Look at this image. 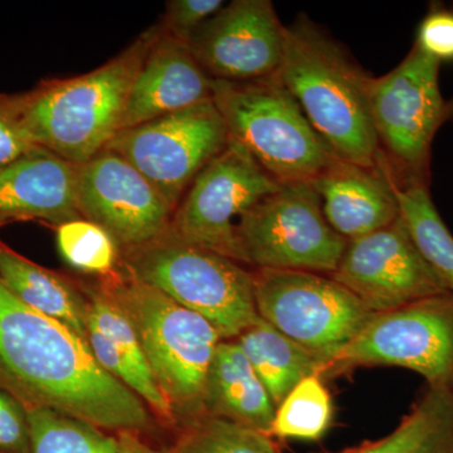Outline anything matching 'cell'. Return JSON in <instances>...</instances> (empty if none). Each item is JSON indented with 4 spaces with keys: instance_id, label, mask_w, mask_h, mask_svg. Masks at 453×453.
<instances>
[{
    "instance_id": "28",
    "label": "cell",
    "mask_w": 453,
    "mask_h": 453,
    "mask_svg": "<svg viewBox=\"0 0 453 453\" xmlns=\"http://www.w3.org/2000/svg\"><path fill=\"white\" fill-rule=\"evenodd\" d=\"M40 148L23 119L19 94H0V168Z\"/></svg>"
},
{
    "instance_id": "23",
    "label": "cell",
    "mask_w": 453,
    "mask_h": 453,
    "mask_svg": "<svg viewBox=\"0 0 453 453\" xmlns=\"http://www.w3.org/2000/svg\"><path fill=\"white\" fill-rule=\"evenodd\" d=\"M451 445L453 392L427 387L392 434L339 453H438Z\"/></svg>"
},
{
    "instance_id": "19",
    "label": "cell",
    "mask_w": 453,
    "mask_h": 453,
    "mask_svg": "<svg viewBox=\"0 0 453 453\" xmlns=\"http://www.w3.org/2000/svg\"><path fill=\"white\" fill-rule=\"evenodd\" d=\"M203 412L270 434L275 404L234 340H222L202 393Z\"/></svg>"
},
{
    "instance_id": "22",
    "label": "cell",
    "mask_w": 453,
    "mask_h": 453,
    "mask_svg": "<svg viewBox=\"0 0 453 453\" xmlns=\"http://www.w3.org/2000/svg\"><path fill=\"white\" fill-rule=\"evenodd\" d=\"M234 342L242 349L275 408L296 384L310 375L323 377L324 365L306 349L259 318Z\"/></svg>"
},
{
    "instance_id": "24",
    "label": "cell",
    "mask_w": 453,
    "mask_h": 453,
    "mask_svg": "<svg viewBox=\"0 0 453 453\" xmlns=\"http://www.w3.org/2000/svg\"><path fill=\"white\" fill-rule=\"evenodd\" d=\"M396 198L419 252L453 294V235L434 207L428 187H396Z\"/></svg>"
},
{
    "instance_id": "31",
    "label": "cell",
    "mask_w": 453,
    "mask_h": 453,
    "mask_svg": "<svg viewBox=\"0 0 453 453\" xmlns=\"http://www.w3.org/2000/svg\"><path fill=\"white\" fill-rule=\"evenodd\" d=\"M414 43L440 64L442 61H453L452 12L434 11L426 16Z\"/></svg>"
},
{
    "instance_id": "18",
    "label": "cell",
    "mask_w": 453,
    "mask_h": 453,
    "mask_svg": "<svg viewBox=\"0 0 453 453\" xmlns=\"http://www.w3.org/2000/svg\"><path fill=\"white\" fill-rule=\"evenodd\" d=\"M79 165L43 148L0 168V226L37 219L57 226L82 219L77 207Z\"/></svg>"
},
{
    "instance_id": "1",
    "label": "cell",
    "mask_w": 453,
    "mask_h": 453,
    "mask_svg": "<svg viewBox=\"0 0 453 453\" xmlns=\"http://www.w3.org/2000/svg\"><path fill=\"white\" fill-rule=\"evenodd\" d=\"M0 388L26 408H47L113 431H148L151 414L95 359L88 342L29 308L0 280Z\"/></svg>"
},
{
    "instance_id": "32",
    "label": "cell",
    "mask_w": 453,
    "mask_h": 453,
    "mask_svg": "<svg viewBox=\"0 0 453 453\" xmlns=\"http://www.w3.org/2000/svg\"><path fill=\"white\" fill-rule=\"evenodd\" d=\"M453 119V96L446 103V120Z\"/></svg>"
},
{
    "instance_id": "33",
    "label": "cell",
    "mask_w": 453,
    "mask_h": 453,
    "mask_svg": "<svg viewBox=\"0 0 453 453\" xmlns=\"http://www.w3.org/2000/svg\"><path fill=\"white\" fill-rule=\"evenodd\" d=\"M438 453H453V445L447 447L443 451Z\"/></svg>"
},
{
    "instance_id": "30",
    "label": "cell",
    "mask_w": 453,
    "mask_h": 453,
    "mask_svg": "<svg viewBox=\"0 0 453 453\" xmlns=\"http://www.w3.org/2000/svg\"><path fill=\"white\" fill-rule=\"evenodd\" d=\"M0 452L32 453L31 429L25 405L0 388Z\"/></svg>"
},
{
    "instance_id": "15",
    "label": "cell",
    "mask_w": 453,
    "mask_h": 453,
    "mask_svg": "<svg viewBox=\"0 0 453 453\" xmlns=\"http://www.w3.org/2000/svg\"><path fill=\"white\" fill-rule=\"evenodd\" d=\"M285 26L268 0H234L214 14L188 43L216 81L251 82L279 73Z\"/></svg>"
},
{
    "instance_id": "9",
    "label": "cell",
    "mask_w": 453,
    "mask_h": 453,
    "mask_svg": "<svg viewBox=\"0 0 453 453\" xmlns=\"http://www.w3.org/2000/svg\"><path fill=\"white\" fill-rule=\"evenodd\" d=\"M253 280L259 318L306 349L324 369L374 315L330 275L255 270Z\"/></svg>"
},
{
    "instance_id": "27",
    "label": "cell",
    "mask_w": 453,
    "mask_h": 453,
    "mask_svg": "<svg viewBox=\"0 0 453 453\" xmlns=\"http://www.w3.org/2000/svg\"><path fill=\"white\" fill-rule=\"evenodd\" d=\"M56 241L62 258L81 273L109 277L120 267V247L96 223L68 220L57 226Z\"/></svg>"
},
{
    "instance_id": "34",
    "label": "cell",
    "mask_w": 453,
    "mask_h": 453,
    "mask_svg": "<svg viewBox=\"0 0 453 453\" xmlns=\"http://www.w3.org/2000/svg\"><path fill=\"white\" fill-rule=\"evenodd\" d=\"M0 453H4V452H0Z\"/></svg>"
},
{
    "instance_id": "11",
    "label": "cell",
    "mask_w": 453,
    "mask_h": 453,
    "mask_svg": "<svg viewBox=\"0 0 453 453\" xmlns=\"http://www.w3.org/2000/svg\"><path fill=\"white\" fill-rule=\"evenodd\" d=\"M229 142L213 100L119 131L105 149L127 160L175 211L202 172Z\"/></svg>"
},
{
    "instance_id": "8",
    "label": "cell",
    "mask_w": 453,
    "mask_h": 453,
    "mask_svg": "<svg viewBox=\"0 0 453 453\" xmlns=\"http://www.w3.org/2000/svg\"><path fill=\"white\" fill-rule=\"evenodd\" d=\"M241 264L255 270L333 275L348 241L327 223L309 181L281 184L252 208L237 229Z\"/></svg>"
},
{
    "instance_id": "25",
    "label": "cell",
    "mask_w": 453,
    "mask_h": 453,
    "mask_svg": "<svg viewBox=\"0 0 453 453\" xmlns=\"http://www.w3.org/2000/svg\"><path fill=\"white\" fill-rule=\"evenodd\" d=\"M333 421V401L320 374L310 375L277 405L271 436L318 441Z\"/></svg>"
},
{
    "instance_id": "20",
    "label": "cell",
    "mask_w": 453,
    "mask_h": 453,
    "mask_svg": "<svg viewBox=\"0 0 453 453\" xmlns=\"http://www.w3.org/2000/svg\"><path fill=\"white\" fill-rule=\"evenodd\" d=\"M0 280L29 308L88 339V297L70 280L29 261L0 241Z\"/></svg>"
},
{
    "instance_id": "21",
    "label": "cell",
    "mask_w": 453,
    "mask_h": 453,
    "mask_svg": "<svg viewBox=\"0 0 453 453\" xmlns=\"http://www.w3.org/2000/svg\"><path fill=\"white\" fill-rule=\"evenodd\" d=\"M32 453H168L139 432L98 427L47 408H26Z\"/></svg>"
},
{
    "instance_id": "26",
    "label": "cell",
    "mask_w": 453,
    "mask_h": 453,
    "mask_svg": "<svg viewBox=\"0 0 453 453\" xmlns=\"http://www.w3.org/2000/svg\"><path fill=\"white\" fill-rule=\"evenodd\" d=\"M168 453H281L273 436L202 412L187 427Z\"/></svg>"
},
{
    "instance_id": "7",
    "label": "cell",
    "mask_w": 453,
    "mask_h": 453,
    "mask_svg": "<svg viewBox=\"0 0 453 453\" xmlns=\"http://www.w3.org/2000/svg\"><path fill=\"white\" fill-rule=\"evenodd\" d=\"M440 65L414 43L395 70L369 83L372 127L396 187H428L432 142L446 121Z\"/></svg>"
},
{
    "instance_id": "29",
    "label": "cell",
    "mask_w": 453,
    "mask_h": 453,
    "mask_svg": "<svg viewBox=\"0 0 453 453\" xmlns=\"http://www.w3.org/2000/svg\"><path fill=\"white\" fill-rule=\"evenodd\" d=\"M225 7L222 0H170L160 27L175 40L189 43L193 35Z\"/></svg>"
},
{
    "instance_id": "17",
    "label": "cell",
    "mask_w": 453,
    "mask_h": 453,
    "mask_svg": "<svg viewBox=\"0 0 453 453\" xmlns=\"http://www.w3.org/2000/svg\"><path fill=\"white\" fill-rule=\"evenodd\" d=\"M311 184L327 223L348 242L380 231L401 217L396 187L381 157L375 168L335 157Z\"/></svg>"
},
{
    "instance_id": "12",
    "label": "cell",
    "mask_w": 453,
    "mask_h": 453,
    "mask_svg": "<svg viewBox=\"0 0 453 453\" xmlns=\"http://www.w3.org/2000/svg\"><path fill=\"white\" fill-rule=\"evenodd\" d=\"M280 186L242 145L229 139L188 188L169 231L184 242L240 262L241 220Z\"/></svg>"
},
{
    "instance_id": "6",
    "label": "cell",
    "mask_w": 453,
    "mask_h": 453,
    "mask_svg": "<svg viewBox=\"0 0 453 453\" xmlns=\"http://www.w3.org/2000/svg\"><path fill=\"white\" fill-rule=\"evenodd\" d=\"M211 100L229 139L280 184L311 183L335 157L279 74L251 82L213 80Z\"/></svg>"
},
{
    "instance_id": "3",
    "label": "cell",
    "mask_w": 453,
    "mask_h": 453,
    "mask_svg": "<svg viewBox=\"0 0 453 453\" xmlns=\"http://www.w3.org/2000/svg\"><path fill=\"white\" fill-rule=\"evenodd\" d=\"M159 33L160 25L150 27L91 73L43 80L20 92L35 144L76 165L103 151L120 131L131 86Z\"/></svg>"
},
{
    "instance_id": "5",
    "label": "cell",
    "mask_w": 453,
    "mask_h": 453,
    "mask_svg": "<svg viewBox=\"0 0 453 453\" xmlns=\"http://www.w3.org/2000/svg\"><path fill=\"white\" fill-rule=\"evenodd\" d=\"M241 265L170 231L121 257L127 273L201 315L222 340H234L259 319L253 271Z\"/></svg>"
},
{
    "instance_id": "14",
    "label": "cell",
    "mask_w": 453,
    "mask_h": 453,
    "mask_svg": "<svg viewBox=\"0 0 453 453\" xmlns=\"http://www.w3.org/2000/svg\"><path fill=\"white\" fill-rule=\"evenodd\" d=\"M77 207L82 219L109 232L122 251L162 237L174 214L157 188L110 149L80 164Z\"/></svg>"
},
{
    "instance_id": "16",
    "label": "cell",
    "mask_w": 453,
    "mask_h": 453,
    "mask_svg": "<svg viewBox=\"0 0 453 453\" xmlns=\"http://www.w3.org/2000/svg\"><path fill=\"white\" fill-rule=\"evenodd\" d=\"M211 81L188 44L160 27L131 86L120 131L211 100Z\"/></svg>"
},
{
    "instance_id": "4",
    "label": "cell",
    "mask_w": 453,
    "mask_h": 453,
    "mask_svg": "<svg viewBox=\"0 0 453 453\" xmlns=\"http://www.w3.org/2000/svg\"><path fill=\"white\" fill-rule=\"evenodd\" d=\"M101 290L129 318L155 380L175 417L203 412L205 377L222 339L204 318L184 308L124 267L106 277Z\"/></svg>"
},
{
    "instance_id": "13",
    "label": "cell",
    "mask_w": 453,
    "mask_h": 453,
    "mask_svg": "<svg viewBox=\"0 0 453 453\" xmlns=\"http://www.w3.org/2000/svg\"><path fill=\"white\" fill-rule=\"evenodd\" d=\"M372 314L449 292L427 264L402 217L349 241L333 275Z\"/></svg>"
},
{
    "instance_id": "10",
    "label": "cell",
    "mask_w": 453,
    "mask_h": 453,
    "mask_svg": "<svg viewBox=\"0 0 453 453\" xmlns=\"http://www.w3.org/2000/svg\"><path fill=\"white\" fill-rule=\"evenodd\" d=\"M372 365L401 366L422 375L428 388L453 392L452 292L372 315L323 377Z\"/></svg>"
},
{
    "instance_id": "2",
    "label": "cell",
    "mask_w": 453,
    "mask_h": 453,
    "mask_svg": "<svg viewBox=\"0 0 453 453\" xmlns=\"http://www.w3.org/2000/svg\"><path fill=\"white\" fill-rule=\"evenodd\" d=\"M279 77L312 129L345 162H380L369 104L371 76L306 17L285 26Z\"/></svg>"
}]
</instances>
